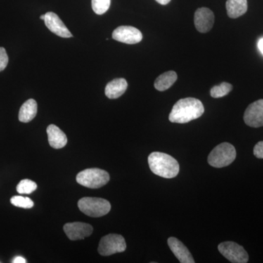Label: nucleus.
Listing matches in <instances>:
<instances>
[{
	"label": "nucleus",
	"mask_w": 263,
	"mask_h": 263,
	"mask_svg": "<svg viewBox=\"0 0 263 263\" xmlns=\"http://www.w3.org/2000/svg\"><path fill=\"white\" fill-rule=\"evenodd\" d=\"M37 187V183L32 181V180L24 179L17 185L16 190L21 195H29L36 190Z\"/></svg>",
	"instance_id": "aec40b11"
},
{
	"label": "nucleus",
	"mask_w": 263,
	"mask_h": 263,
	"mask_svg": "<svg viewBox=\"0 0 263 263\" xmlns=\"http://www.w3.org/2000/svg\"><path fill=\"white\" fill-rule=\"evenodd\" d=\"M245 124L251 127L263 126V100H257L247 107L243 115Z\"/></svg>",
	"instance_id": "1a4fd4ad"
},
{
	"label": "nucleus",
	"mask_w": 263,
	"mask_h": 263,
	"mask_svg": "<svg viewBox=\"0 0 263 263\" xmlns=\"http://www.w3.org/2000/svg\"><path fill=\"white\" fill-rule=\"evenodd\" d=\"M44 22L46 27L59 37L65 38L72 37V34H71L70 30L67 29L65 24L62 22L61 19L56 13H53V12L46 13L45 14Z\"/></svg>",
	"instance_id": "f8f14e48"
},
{
	"label": "nucleus",
	"mask_w": 263,
	"mask_h": 263,
	"mask_svg": "<svg viewBox=\"0 0 263 263\" xmlns=\"http://www.w3.org/2000/svg\"><path fill=\"white\" fill-rule=\"evenodd\" d=\"M226 9L230 18H238L247 13L248 9L247 0H228Z\"/></svg>",
	"instance_id": "dca6fc26"
},
{
	"label": "nucleus",
	"mask_w": 263,
	"mask_h": 263,
	"mask_svg": "<svg viewBox=\"0 0 263 263\" xmlns=\"http://www.w3.org/2000/svg\"><path fill=\"white\" fill-rule=\"evenodd\" d=\"M63 228L65 234L71 240L84 239L93 232L92 226L84 222L67 223Z\"/></svg>",
	"instance_id": "9d476101"
},
{
	"label": "nucleus",
	"mask_w": 263,
	"mask_h": 263,
	"mask_svg": "<svg viewBox=\"0 0 263 263\" xmlns=\"http://www.w3.org/2000/svg\"><path fill=\"white\" fill-rule=\"evenodd\" d=\"M127 249L125 239L121 235L109 234L100 240L98 252L102 256L122 253Z\"/></svg>",
	"instance_id": "423d86ee"
},
{
	"label": "nucleus",
	"mask_w": 263,
	"mask_h": 263,
	"mask_svg": "<svg viewBox=\"0 0 263 263\" xmlns=\"http://www.w3.org/2000/svg\"><path fill=\"white\" fill-rule=\"evenodd\" d=\"M41 20H43V21H44V19H45V15H41Z\"/></svg>",
	"instance_id": "cd10ccee"
},
{
	"label": "nucleus",
	"mask_w": 263,
	"mask_h": 263,
	"mask_svg": "<svg viewBox=\"0 0 263 263\" xmlns=\"http://www.w3.org/2000/svg\"><path fill=\"white\" fill-rule=\"evenodd\" d=\"M258 48L259 51H260L261 53H262L263 54V38H261V39L259 41Z\"/></svg>",
	"instance_id": "a878e982"
},
{
	"label": "nucleus",
	"mask_w": 263,
	"mask_h": 263,
	"mask_svg": "<svg viewBox=\"0 0 263 263\" xmlns=\"http://www.w3.org/2000/svg\"><path fill=\"white\" fill-rule=\"evenodd\" d=\"M236 158L235 147L229 143H222L216 146L208 157V162L216 168L227 167Z\"/></svg>",
	"instance_id": "7ed1b4c3"
},
{
	"label": "nucleus",
	"mask_w": 263,
	"mask_h": 263,
	"mask_svg": "<svg viewBox=\"0 0 263 263\" xmlns=\"http://www.w3.org/2000/svg\"><path fill=\"white\" fill-rule=\"evenodd\" d=\"M171 0H156V2L159 3V4L165 5L168 4Z\"/></svg>",
	"instance_id": "bb28decb"
},
{
	"label": "nucleus",
	"mask_w": 263,
	"mask_h": 263,
	"mask_svg": "<svg viewBox=\"0 0 263 263\" xmlns=\"http://www.w3.org/2000/svg\"><path fill=\"white\" fill-rule=\"evenodd\" d=\"M128 84L124 79H116L109 82L105 87V93L109 99H117L124 94Z\"/></svg>",
	"instance_id": "2eb2a0df"
},
{
	"label": "nucleus",
	"mask_w": 263,
	"mask_h": 263,
	"mask_svg": "<svg viewBox=\"0 0 263 263\" xmlns=\"http://www.w3.org/2000/svg\"><path fill=\"white\" fill-rule=\"evenodd\" d=\"M178 76L174 71H167L159 76L155 80V89L160 91H166L170 89L177 80Z\"/></svg>",
	"instance_id": "a211bd4d"
},
{
	"label": "nucleus",
	"mask_w": 263,
	"mask_h": 263,
	"mask_svg": "<svg viewBox=\"0 0 263 263\" xmlns=\"http://www.w3.org/2000/svg\"><path fill=\"white\" fill-rule=\"evenodd\" d=\"M81 212L91 217H100L106 215L111 209L110 202L99 197H83L78 202Z\"/></svg>",
	"instance_id": "20e7f679"
},
{
	"label": "nucleus",
	"mask_w": 263,
	"mask_h": 263,
	"mask_svg": "<svg viewBox=\"0 0 263 263\" xmlns=\"http://www.w3.org/2000/svg\"><path fill=\"white\" fill-rule=\"evenodd\" d=\"M37 102L33 99H29L21 107L18 114L19 121L24 123L31 122L37 115Z\"/></svg>",
	"instance_id": "f3484780"
},
{
	"label": "nucleus",
	"mask_w": 263,
	"mask_h": 263,
	"mask_svg": "<svg viewBox=\"0 0 263 263\" xmlns=\"http://www.w3.org/2000/svg\"><path fill=\"white\" fill-rule=\"evenodd\" d=\"M233 89V86L229 83L223 82L219 86H214L211 89V96L214 98H220L229 94Z\"/></svg>",
	"instance_id": "6ab92c4d"
},
{
	"label": "nucleus",
	"mask_w": 263,
	"mask_h": 263,
	"mask_svg": "<svg viewBox=\"0 0 263 263\" xmlns=\"http://www.w3.org/2000/svg\"><path fill=\"white\" fill-rule=\"evenodd\" d=\"M167 243L173 253L181 263H195V261L190 251L182 242L174 237H171L167 240Z\"/></svg>",
	"instance_id": "ddd939ff"
},
{
	"label": "nucleus",
	"mask_w": 263,
	"mask_h": 263,
	"mask_svg": "<svg viewBox=\"0 0 263 263\" xmlns=\"http://www.w3.org/2000/svg\"><path fill=\"white\" fill-rule=\"evenodd\" d=\"M219 252L230 262L233 263H247L249 261V254L242 246L233 241H226L218 246Z\"/></svg>",
	"instance_id": "0eeeda50"
},
{
	"label": "nucleus",
	"mask_w": 263,
	"mask_h": 263,
	"mask_svg": "<svg viewBox=\"0 0 263 263\" xmlns=\"http://www.w3.org/2000/svg\"><path fill=\"white\" fill-rule=\"evenodd\" d=\"M47 134L48 142L52 148L60 149L67 145V138L65 133L54 124L48 126Z\"/></svg>",
	"instance_id": "4468645a"
},
{
	"label": "nucleus",
	"mask_w": 263,
	"mask_h": 263,
	"mask_svg": "<svg viewBox=\"0 0 263 263\" xmlns=\"http://www.w3.org/2000/svg\"><path fill=\"white\" fill-rule=\"evenodd\" d=\"M8 64V56L4 48L0 47V72L6 68Z\"/></svg>",
	"instance_id": "5701e85b"
},
{
	"label": "nucleus",
	"mask_w": 263,
	"mask_h": 263,
	"mask_svg": "<svg viewBox=\"0 0 263 263\" xmlns=\"http://www.w3.org/2000/svg\"><path fill=\"white\" fill-rule=\"evenodd\" d=\"M148 162L152 173L160 177L173 179L179 174V162L167 154L153 152L148 156Z\"/></svg>",
	"instance_id": "f03ea898"
},
{
	"label": "nucleus",
	"mask_w": 263,
	"mask_h": 263,
	"mask_svg": "<svg viewBox=\"0 0 263 263\" xmlns=\"http://www.w3.org/2000/svg\"><path fill=\"white\" fill-rule=\"evenodd\" d=\"M13 263H25L27 262L26 259L22 257H16L13 261H12Z\"/></svg>",
	"instance_id": "393cba45"
},
{
	"label": "nucleus",
	"mask_w": 263,
	"mask_h": 263,
	"mask_svg": "<svg viewBox=\"0 0 263 263\" xmlns=\"http://www.w3.org/2000/svg\"><path fill=\"white\" fill-rule=\"evenodd\" d=\"M10 202L15 206L23 209H32L34 206V202L29 197L23 196H13L10 199Z\"/></svg>",
	"instance_id": "4be33fe9"
},
{
	"label": "nucleus",
	"mask_w": 263,
	"mask_h": 263,
	"mask_svg": "<svg viewBox=\"0 0 263 263\" xmlns=\"http://www.w3.org/2000/svg\"><path fill=\"white\" fill-rule=\"evenodd\" d=\"M253 152L257 158L263 159V141H259L255 145Z\"/></svg>",
	"instance_id": "b1692460"
},
{
	"label": "nucleus",
	"mask_w": 263,
	"mask_h": 263,
	"mask_svg": "<svg viewBox=\"0 0 263 263\" xmlns=\"http://www.w3.org/2000/svg\"><path fill=\"white\" fill-rule=\"evenodd\" d=\"M110 0H91V7L96 14L103 15L110 8Z\"/></svg>",
	"instance_id": "412c9836"
},
{
	"label": "nucleus",
	"mask_w": 263,
	"mask_h": 263,
	"mask_svg": "<svg viewBox=\"0 0 263 263\" xmlns=\"http://www.w3.org/2000/svg\"><path fill=\"white\" fill-rule=\"evenodd\" d=\"M110 180L107 171L99 168H89L81 171L76 176L79 184L90 189H98L105 186Z\"/></svg>",
	"instance_id": "39448f33"
},
{
	"label": "nucleus",
	"mask_w": 263,
	"mask_h": 263,
	"mask_svg": "<svg viewBox=\"0 0 263 263\" xmlns=\"http://www.w3.org/2000/svg\"><path fill=\"white\" fill-rule=\"evenodd\" d=\"M194 22L198 32H209L214 26V13L207 8H198L195 12Z\"/></svg>",
	"instance_id": "9b49d317"
},
{
	"label": "nucleus",
	"mask_w": 263,
	"mask_h": 263,
	"mask_svg": "<svg viewBox=\"0 0 263 263\" xmlns=\"http://www.w3.org/2000/svg\"><path fill=\"white\" fill-rule=\"evenodd\" d=\"M204 111L203 104L198 99H181L173 107L170 113L169 120L176 124H185L198 119Z\"/></svg>",
	"instance_id": "f257e3e1"
},
{
	"label": "nucleus",
	"mask_w": 263,
	"mask_h": 263,
	"mask_svg": "<svg viewBox=\"0 0 263 263\" xmlns=\"http://www.w3.org/2000/svg\"><path fill=\"white\" fill-rule=\"evenodd\" d=\"M112 37L119 42L132 45L141 42L143 39V34L136 27L121 26L114 31Z\"/></svg>",
	"instance_id": "6e6552de"
}]
</instances>
